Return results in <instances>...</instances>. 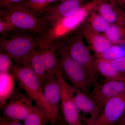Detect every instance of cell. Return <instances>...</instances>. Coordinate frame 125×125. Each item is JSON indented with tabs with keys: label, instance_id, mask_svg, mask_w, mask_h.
Here are the masks:
<instances>
[{
	"label": "cell",
	"instance_id": "1",
	"mask_svg": "<svg viewBox=\"0 0 125 125\" xmlns=\"http://www.w3.org/2000/svg\"><path fill=\"white\" fill-rule=\"evenodd\" d=\"M103 0H91L84 4L73 15L55 20L48 21L49 25L46 35L40 37L39 50L51 47L55 48L65 42L86 20L92 11L97 10Z\"/></svg>",
	"mask_w": 125,
	"mask_h": 125
},
{
	"label": "cell",
	"instance_id": "2",
	"mask_svg": "<svg viewBox=\"0 0 125 125\" xmlns=\"http://www.w3.org/2000/svg\"><path fill=\"white\" fill-rule=\"evenodd\" d=\"M0 17L10 21L20 30L30 31L42 37L46 35L49 21L27 7L23 0L0 6Z\"/></svg>",
	"mask_w": 125,
	"mask_h": 125
},
{
	"label": "cell",
	"instance_id": "3",
	"mask_svg": "<svg viewBox=\"0 0 125 125\" xmlns=\"http://www.w3.org/2000/svg\"><path fill=\"white\" fill-rule=\"evenodd\" d=\"M40 37L32 32L18 30L2 35L0 50L9 54L16 65L21 66L24 61L39 49Z\"/></svg>",
	"mask_w": 125,
	"mask_h": 125
},
{
	"label": "cell",
	"instance_id": "4",
	"mask_svg": "<svg viewBox=\"0 0 125 125\" xmlns=\"http://www.w3.org/2000/svg\"><path fill=\"white\" fill-rule=\"evenodd\" d=\"M65 42L56 48L61 74L65 79L70 81L72 86L90 94L93 81L85 69L70 55Z\"/></svg>",
	"mask_w": 125,
	"mask_h": 125
},
{
	"label": "cell",
	"instance_id": "5",
	"mask_svg": "<svg viewBox=\"0 0 125 125\" xmlns=\"http://www.w3.org/2000/svg\"><path fill=\"white\" fill-rule=\"evenodd\" d=\"M10 72L19 83L20 87L33 100L36 105L42 108L50 115L55 123L58 118L57 114L45 98L42 86L34 72L30 68L14 64Z\"/></svg>",
	"mask_w": 125,
	"mask_h": 125
},
{
	"label": "cell",
	"instance_id": "6",
	"mask_svg": "<svg viewBox=\"0 0 125 125\" xmlns=\"http://www.w3.org/2000/svg\"><path fill=\"white\" fill-rule=\"evenodd\" d=\"M84 39L80 27L66 41V44L70 55L85 69L94 83L99 73L94 65L95 57L85 45Z\"/></svg>",
	"mask_w": 125,
	"mask_h": 125
},
{
	"label": "cell",
	"instance_id": "7",
	"mask_svg": "<svg viewBox=\"0 0 125 125\" xmlns=\"http://www.w3.org/2000/svg\"><path fill=\"white\" fill-rule=\"evenodd\" d=\"M20 87L2 108V116L23 121L33 108V100L27 93H21Z\"/></svg>",
	"mask_w": 125,
	"mask_h": 125
},
{
	"label": "cell",
	"instance_id": "8",
	"mask_svg": "<svg viewBox=\"0 0 125 125\" xmlns=\"http://www.w3.org/2000/svg\"><path fill=\"white\" fill-rule=\"evenodd\" d=\"M60 81L61 89V108L65 120L70 125H83L79 111L75 104L73 86L69 85L60 73L56 74Z\"/></svg>",
	"mask_w": 125,
	"mask_h": 125
},
{
	"label": "cell",
	"instance_id": "9",
	"mask_svg": "<svg viewBox=\"0 0 125 125\" xmlns=\"http://www.w3.org/2000/svg\"><path fill=\"white\" fill-rule=\"evenodd\" d=\"M125 109V93L110 98L105 103L101 114L93 125H114Z\"/></svg>",
	"mask_w": 125,
	"mask_h": 125
},
{
	"label": "cell",
	"instance_id": "10",
	"mask_svg": "<svg viewBox=\"0 0 125 125\" xmlns=\"http://www.w3.org/2000/svg\"><path fill=\"white\" fill-rule=\"evenodd\" d=\"M125 93V80H106L95 84L91 96L102 107L110 98Z\"/></svg>",
	"mask_w": 125,
	"mask_h": 125
},
{
	"label": "cell",
	"instance_id": "11",
	"mask_svg": "<svg viewBox=\"0 0 125 125\" xmlns=\"http://www.w3.org/2000/svg\"><path fill=\"white\" fill-rule=\"evenodd\" d=\"M73 87L77 108L79 111L89 115V118L86 121V122L88 125H93L102 112V107L90 94Z\"/></svg>",
	"mask_w": 125,
	"mask_h": 125
},
{
	"label": "cell",
	"instance_id": "12",
	"mask_svg": "<svg viewBox=\"0 0 125 125\" xmlns=\"http://www.w3.org/2000/svg\"><path fill=\"white\" fill-rule=\"evenodd\" d=\"M80 29L89 48L94 53V56L106 51L113 45L104 34L94 30L86 20L81 25Z\"/></svg>",
	"mask_w": 125,
	"mask_h": 125
},
{
	"label": "cell",
	"instance_id": "13",
	"mask_svg": "<svg viewBox=\"0 0 125 125\" xmlns=\"http://www.w3.org/2000/svg\"><path fill=\"white\" fill-rule=\"evenodd\" d=\"M85 0H65L58 5L47 6L42 14L48 20H55L76 13L84 4Z\"/></svg>",
	"mask_w": 125,
	"mask_h": 125
},
{
	"label": "cell",
	"instance_id": "14",
	"mask_svg": "<svg viewBox=\"0 0 125 125\" xmlns=\"http://www.w3.org/2000/svg\"><path fill=\"white\" fill-rule=\"evenodd\" d=\"M115 0H103L97 11L110 24L125 26V13Z\"/></svg>",
	"mask_w": 125,
	"mask_h": 125
},
{
	"label": "cell",
	"instance_id": "15",
	"mask_svg": "<svg viewBox=\"0 0 125 125\" xmlns=\"http://www.w3.org/2000/svg\"><path fill=\"white\" fill-rule=\"evenodd\" d=\"M45 98L54 111L58 114L61 107V89L60 81L57 75L46 77L42 84Z\"/></svg>",
	"mask_w": 125,
	"mask_h": 125
},
{
	"label": "cell",
	"instance_id": "16",
	"mask_svg": "<svg viewBox=\"0 0 125 125\" xmlns=\"http://www.w3.org/2000/svg\"><path fill=\"white\" fill-rule=\"evenodd\" d=\"M21 66L31 69L42 86L46 77L47 67L42 51L37 50L22 62Z\"/></svg>",
	"mask_w": 125,
	"mask_h": 125
},
{
	"label": "cell",
	"instance_id": "17",
	"mask_svg": "<svg viewBox=\"0 0 125 125\" xmlns=\"http://www.w3.org/2000/svg\"><path fill=\"white\" fill-rule=\"evenodd\" d=\"M16 79L10 72L0 73V106L2 107L12 96Z\"/></svg>",
	"mask_w": 125,
	"mask_h": 125
},
{
	"label": "cell",
	"instance_id": "18",
	"mask_svg": "<svg viewBox=\"0 0 125 125\" xmlns=\"http://www.w3.org/2000/svg\"><path fill=\"white\" fill-rule=\"evenodd\" d=\"M94 65L99 73H100L106 80H125V74L115 69L110 61L95 57Z\"/></svg>",
	"mask_w": 125,
	"mask_h": 125
},
{
	"label": "cell",
	"instance_id": "19",
	"mask_svg": "<svg viewBox=\"0 0 125 125\" xmlns=\"http://www.w3.org/2000/svg\"><path fill=\"white\" fill-rule=\"evenodd\" d=\"M23 121L25 125H45L49 122L53 123L52 118L49 113L37 105Z\"/></svg>",
	"mask_w": 125,
	"mask_h": 125
},
{
	"label": "cell",
	"instance_id": "20",
	"mask_svg": "<svg viewBox=\"0 0 125 125\" xmlns=\"http://www.w3.org/2000/svg\"><path fill=\"white\" fill-rule=\"evenodd\" d=\"M41 51H42L46 65V77L55 75L58 72L60 73L58 54L56 49L51 47Z\"/></svg>",
	"mask_w": 125,
	"mask_h": 125
},
{
	"label": "cell",
	"instance_id": "21",
	"mask_svg": "<svg viewBox=\"0 0 125 125\" xmlns=\"http://www.w3.org/2000/svg\"><path fill=\"white\" fill-rule=\"evenodd\" d=\"M86 21L94 30L100 33H104L111 25L97 10L91 12Z\"/></svg>",
	"mask_w": 125,
	"mask_h": 125
},
{
	"label": "cell",
	"instance_id": "22",
	"mask_svg": "<svg viewBox=\"0 0 125 125\" xmlns=\"http://www.w3.org/2000/svg\"><path fill=\"white\" fill-rule=\"evenodd\" d=\"M103 34L113 45L120 43L125 40V26L111 24Z\"/></svg>",
	"mask_w": 125,
	"mask_h": 125
},
{
	"label": "cell",
	"instance_id": "23",
	"mask_svg": "<svg viewBox=\"0 0 125 125\" xmlns=\"http://www.w3.org/2000/svg\"><path fill=\"white\" fill-rule=\"evenodd\" d=\"M123 56H125V54L123 48L120 44H116L112 45L102 54L94 57L111 61Z\"/></svg>",
	"mask_w": 125,
	"mask_h": 125
},
{
	"label": "cell",
	"instance_id": "24",
	"mask_svg": "<svg viewBox=\"0 0 125 125\" xmlns=\"http://www.w3.org/2000/svg\"><path fill=\"white\" fill-rule=\"evenodd\" d=\"M0 51V73L10 72L14 65L13 59L9 54Z\"/></svg>",
	"mask_w": 125,
	"mask_h": 125
},
{
	"label": "cell",
	"instance_id": "25",
	"mask_svg": "<svg viewBox=\"0 0 125 125\" xmlns=\"http://www.w3.org/2000/svg\"><path fill=\"white\" fill-rule=\"evenodd\" d=\"M23 1L27 7L39 14H42L47 6V0H24Z\"/></svg>",
	"mask_w": 125,
	"mask_h": 125
},
{
	"label": "cell",
	"instance_id": "26",
	"mask_svg": "<svg viewBox=\"0 0 125 125\" xmlns=\"http://www.w3.org/2000/svg\"><path fill=\"white\" fill-rule=\"evenodd\" d=\"M18 30L10 21L0 18V34L1 36Z\"/></svg>",
	"mask_w": 125,
	"mask_h": 125
},
{
	"label": "cell",
	"instance_id": "27",
	"mask_svg": "<svg viewBox=\"0 0 125 125\" xmlns=\"http://www.w3.org/2000/svg\"><path fill=\"white\" fill-rule=\"evenodd\" d=\"M115 69L122 73H125V56L110 61Z\"/></svg>",
	"mask_w": 125,
	"mask_h": 125
},
{
	"label": "cell",
	"instance_id": "28",
	"mask_svg": "<svg viewBox=\"0 0 125 125\" xmlns=\"http://www.w3.org/2000/svg\"><path fill=\"white\" fill-rule=\"evenodd\" d=\"M21 121L14 118L2 116L0 118V125H22Z\"/></svg>",
	"mask_w": 125,
	"mask_h": 125
},
{
	"label": "cell",
	"instance_id": "29",
	"mask_svg": "<svg viewBox=\"0 0 125 125\" xmlns=\"http://www.w3.org/2000/svg\"><path fill=\"white\" fill-rule=\"evenodd\" d=\"M24 0H0V6L13 4L22 1Z\"/></svg>",
	"mask_w": 125,
	"mask_h": 125
},
{
	"label": "cell",
	"instance_id": "30",
	"mask_svg": "<svg viewBox=\"0 0 125 125\" xmlns=\"http://www.w3.org/2000/svg\"><path fill=\"white\" fill-rule=\"evenodd\" d=\"M116 124L120 125H125V109L120 120Z\"/></svg>",
	"mask_w": 125,
	"mask_h": 125
},
{
	"label": "cell",
	"instance_id": "31",
	"mask_svg": "<svg viewBox=\"0 0 125 125\" xmlns=\"http://www.w3.org/2000/svg\"><path fill=\"white\" fill-rule=\"evenodd\" d=\"M117 4L122 9H125V0H115Z\"/></svg>",
	"mask_w": 125,
	"mask_h": 125
},
{
	"label": "cell",
	"instance_id": "32",
	"mask_svg": "<svg viewBox=\"0 0 125 125\" xmlns=\"http://www.w3.org/2000/svg\"><path fill=\"white\" fill-rule=\"evenodd\" d=\"M58 0H47V6L49 5V4H51V3H52V2H55Z\"/></svg>",
	"mask_w": 125,
	"mask_h": 125
},
{
	"label": "cell",
	"instance_id": "33",
	"mask_svg": "<svg viewBox=\"0 0 125 125\" xmlns=\"http://www.w3.org/2000/svg\"><path fill=\"white\" fill-rule=\"evenodd\" d=\"M60 1V2H62V1H63L65 0H59Z\"/></svg>",
	"mask_w": 125,
	"mask_h": 125
},
{
	"label": "cell",
	"instance_id": "34",
	"mask_svg": "<svg viewBox=\"0 0 125 125\" xmlns=\"http://www.w3.org/2000/svg\"><path fill=\"white\" fill-rule=\"evenodd\" d=\"M85 0L87 1V0H85Z\"/></svg>",
	"mask_w": 125,
	"mask_h": 125
}]
</instances>
